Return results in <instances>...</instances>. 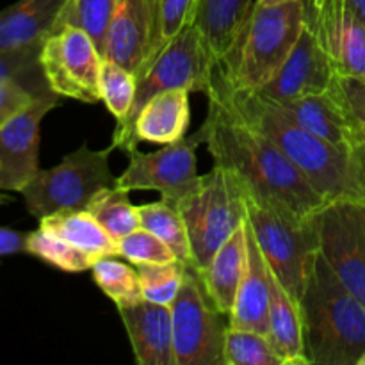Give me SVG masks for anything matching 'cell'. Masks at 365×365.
I'll use <instances>...</instances> for the list:
<instances>
[{"mask_svg":"<svg viewBox=\"0 0 365 365\" xmlns=\"http://www.w3.org/2000/svg\"><path fill=\"white\" fill-rule=\"evenodd\" d=\"M205 125L189 138L168 143L164 148L143 153L138 148L128 152V166L116 177V187L125 191H157L160 198L180 203L202 182L196 171V148L205 143Z\"/></svg>","mask_w":365,"mask_h":365,"instance_id":"cell-11","label":"cell"},{"mask_svg":"<svg viewBox=\"0 0 365 365\" xmlns=\"http://www.w3.org/2000/svg\"><path fill=\"white\" fill-rule=\"evenodd\" d=\"M38 96L14 81H0V128L31 106Z\"/></svg>","mask_w":365,"mask_h":365,"instance_id":"cell-38","label":"cell"},{"mask_svg":"<svg viewBox=\"0 0 365 365\" xmlns=\"http://www.w3.org/2000/svg\"><path fill=\"white\" fill-rule=\"evenodd\" d=\"M314 32L339 75L365 77V24L346 0H302Z\"/></svg>","mask_w":365,"mask_h":365,"instance_id":"cell-14","label":"cell"},{"mask_svg":"<svg viewBox=\"0 0 365 365\" xmlns=\"http://www.w3.org/2000/svg\"><path fill=\"white\" fill-rule=\"evenodd\" d=\"M187 266L182 262L138 266L143 299L171 307L184 282Z\"/></svg>","mask_w":365,"mask_h":365,"instance_id":"cell-34","label":"cell"},{"mask_svg":"<svg viewBox=\"0 0 365 365\" xmlns=\"http://www.w3.org/2000/svg\"><path fill=\"white\" fill-rule=\"evenodd\" d=\"M271 273L269 264L264 259L248 223V255L246 269L235 294L234 307L228 316L232 328L253 330L267 335V316L271 302Z\"/></svg>","mask_w":365,"mask_h":365,"instance_id":"cell-18","label":"cell"},{"mask_svg":"<svg viewBox=\"0 0 365 365\" xmlns=\"http://www.w3.org/2000/svg\"><path fill=\"white\" fill-rule=\"evenodd\" d=\"M331 88L341 98L346 113L359 127L365 128V77L359 75H335Z\"/></svg>","mask_w":365,"mask_h":365,"instance_id":"cell-37","label":"cell"},{"mask_svg":"<svg viewBox=\"0 0 365 365\" xmlns=\"http://www.w3.org/2000/svg\"><path fill=\"white\" fill-rule=\"evenodd\" d=\"M214 68L216 64L210 59L198 29L189 25L180 34L175 36L138 75L134 106L128 116L116 125L110 145L123 150L125 153L130 152L132 148H138L132 145V128L143 106L150 98L170 89L207 93L212 81Z\"/></svg>","mask_w":365,"mask_h":365,"instance_id":"cell-6","label":"cell"},{"mask_svg":"<svg viewBox=\"0 0 365 365\" xmlns=\"http://www.w3.org/2000/svg\"><path fill=\"white\" fill-rule=\"evenodd\" d=\"M255 0H198L195 25L214 64L237 41Z\"/></svg>","mask_w":365,"mask_h":365,"instance_id":"cell-23","label":"cell"},{"mask_svg":"<svg viewBox=\"0 0 365 365\" xmlns=\"http://www.w3.org/2000/svg\"><path fill=\"white\" fill-rule=\"evenodd\" d=\"M205 145L216 166L230 171L246 192L303 217L316 216L327 200L310 185L280 146L239 116L210 81Z\"/></svg>","mask_w":365,"mask_h":365,"instance_id":"cell-1","label":"cell"},{"mask_svg":"<svg viewBox=\"0 0 365 365\" xmlns=\"http://www.w3.org/2000/svg\"><path fill=\"white\" fill-rule=\"evenodd\" d=\"M225 365H285L267 335L228 327L223 349Z\"/></svg>","mask_w":365,"mask_h":365,"instance_id":"cell-31","label":"cell"},{"mask_svg":"<svg viewBox=\"0 0 365 365\" xmlns=\"http://www.w3.org/2000/svg\"><path fill=\"white\" fill-rule=\"evenodd\" d=\"M125 331L139 365L175 364L171 307L141 299L135 305L118 309Z\"/></svg>","mask_w":365,"mask_h":365,"instance_id":"cell-17","label":"cell"},{"mask_svg":"<svg viewBox=\"0 0 365 365\" xmlns=\"http://www.w3.org/2000/svg\"><path fill=\"white\" fill-rule=\"evenodd\" d=\"M159 52V0H120L106 32L103 59L138 77Z\"/></svg>","mask_w":365,"mask_h":365,"instance_id":"cell-13","label":"cell"},{"mask_svg":"<svg viewBox=\"0 0 365 365\" xmlns=\"http://www.w3.org/2000/svg\"><path fill=\"white\" fill-rule=\"evenodd\" d=\"M25 242H27V234L25 232H16L11 230V228L0 227V257L25 253Z\"/></svg>","mask_w":365,"mask_h":365,"instance_id":"cell-40","label":"cell"},{"mask_svg":"<svg viewBox=\"0 0 365 365\" xmlns=\"http://www.w3.org/2000/svg\"><path fill=\"white\" fill-rule=\"evenodd\" d=\"M212 84L220 89L239 116L269 135L280 146L282 152L305 175L310 185L327 200V203L339 200L362 202L349 153L346 150L310 134L280 107L267 102L257 93L232 91L216 73V68L212 73Z\"/></svg>","mask_w":365,"mask_h":365,"instance_id":"cell-2","label":"cell"},{"mask_svg":"<svg viewBox=\"0 0 365 365\" xmlns=\"http://www.w3.org/2000/svg\"><path fill=\"white\" fill-rule=\"evenodd\" d=\"M274 106L280 107L287 116H291L299 127L309 130L310 134L346 152H348L353 134L359 128V125L346 113L341 98L331 86L327 91L317 93V95H309L284 103H274Z\"/></svg>","mask_w":365,"mask_h":365,"instance_id":"cell-19","label":"cell"},{"mask_svg":"<svg viewBox=\"0 0 365 365\" xmlns=\"http://www.w3.org/2000/svg\"><path fill=\"white\" fill-rule=\"evenodd\" d=\"M321 255L365 305V203L339 200L316 214Z\"/></svg>","mask_w":365,"mask_h":365,"instance_id":"cell-12","label":"cell"},{"mask_svg":"<svg viewBox=\"0 0 365 365\" xmlns=\"http://www.w3.org/2000/svg\"><path fill=\"white\" fill-rule=\"evenodd\" d=\"M359 365H365V353H364V356H362V359H360V362H359Z\"/></svg>","mask_w":365,"mask_h":365,"instance_id":"cell-44","label":"cell"},{"mask_svg":"<svg viewBox=\"0 0 365 365\" xmlns=\"http://www.w3.org/2000/svg\"><path fill=\"white\" fill-rule=\"evenodd\" d=\"M267 339L285 365H309L303 341V319L299 303L271 277V302L267 316Z\"/></svg>","mask_w":365,"mask_h":365,"instance_id":"cell-24","label":"cell"},{"mask_svg":"<svg viewBox=\"0 0 365 365\" xmlns=\"http://www.w3.org/2000/svg\"><path fill=\"white\" fill-rule=\"evenodd\" d=\"M89 214L106 228L107 234L116 241L141 228L138 207L128 198V191L120 187L102 189L88 205Z\"/></svg>","mask_w":365,"mask_h":365,"instance_id":"cell-27","label":"cell"},{"mask_svg":"<svg viewBox=\"0 0 365 365\" xmlns=\"http://www.w3.org/2000/svg\"><path fill=\"white\" fill-rule=\"evenodd\" d=\"M66 0H18L0 11V52L41 45Z\"/></svg>","mask_w":365,"mask_h":365,"instance_id":"cell-20","label":"cell"},{"mask_svg":"<svg viewBox=\"0 0 365 365\" xmlns=\"http://www.w3.org/2000/svg\"><path fill=\"white\" fill-rule=\"evenodd\" d=\"M118 253L134 266H153V264H170L178 260L166 242L145 228H138L118 241Z\"/></svg>","mask_w":365,"mask_h":365,"instance_id":"cell-35","label":"cell"},{"mask_svg":"<svg viewBox=\"0 0 365 365\" xmlns=\"http://www.w3.org/2000/svg\"><path fill=\"white\" fill-rule=\"evenodd\" d=\"M25 253L66 273H82L91 269L96 262L93 257L86 255L84 252L43 227H38L34 232H27Z\"/></svg>","mask_w":365,"mask_h":365,"instance_id":"cell-28","label":"cell"},{"mask_svg":"<svg viewBox=\"0 0 365 365\" xmlns=\"http://www.w3.org/2000/svg\"><path fill=\"white\" fill-rule=\"evenodd\" d=\"M43 73L56 95L96 103L103 57L91 36L75 25H57L45 38L39 52Z\"/></svg>","mask_w":365,"mask_h":365,"instance_id":"cell-10","label":"cell"},{"mask_svg":"<svg viewBox=\"0 0 365 365\" xmlns=\"http://www.w3.org/2000/svg\"><path fill=\"white\" fill-rule=\"evenodd\" d=\"M248 255V217L225 241L203 269H196L207 294L220 312L230 316L235 294L246 269Z\"/></svg>","mask_w":365,"mask_h":365,"instance_id":"cell-22","label":"cell"},{"mask_svg":"<svg viewBox=\"0 0 365 365\" xmlns=\"http://www.w3.org/2000/svg\"><path fill=\"white\" fill-rule=\"evenodd\" d=\"M346 2H348V6L362 18V21L365 24V0H346Z\"/></svg>","mask_w":365,"mask_h":365,"instance_id":"cell-41","label":"cell"},{"mask_svg":"<svg viewBox=\"0 0 365 365\" xmlns=\"http://www.w3.org/2000/svg\"><path fill=\"white\" fill-rule=\"evenodd\" d=\"M109 145L103 150H91L88 145L68 153L57 166L39 170L20 195L25 207L36 220L64 210H86L102 189L114 187L116 177L109 166Z\"/></svg>","mask_w":365,"mask_h":365,"instance_id":"cell-7","label":"cell"},{"mask_svg":"<svg viewBox=\"0 0 365 365\" xmlns=\"http://www.w3.org/2000/svg\"><path fill=\"white\" fill-rule=\"evenodd\" d=\"M11 200H13V198H11V196L7 195L6 191H0V207L6 205V203H9Z\"/></svg>","mask_w":365,"mask_h":365,"instance_id":"cell-43","label":"cell"},{"mask_svg":"<svg viewBox=\"0 0 365 365\" xmlns=\"http://www.w3.org/2000/svg\"><path fill=\"white\" fill-rule=\"evenodd\" d=\"M41 45L11 50V52H0V81L20 82L36 96L53 93L46 82L45 73H43L41 63H39Z\"/></svg>","mask_w":365,"mask_h":365,"instance_id":"cell-32","label":"cell"},{"mask_svg":"<svg viewBox=\"0 0 365 365\" xmlns=\"http://www.w3.org/2000/svg\"><path fill=\"white\" fill-rule=\"evenodd\" d=\"M257 4H262V6H278V4L292 2V0H255Z\"/></svg>","mask_w":365,"mask_h":365,"instance_id":"cell-42","label":"cell"},{"mask_svg":"<svg viewBox=\"0 0 365 365\" xmlns=\"http://www.w3.org/2000/svg\"><path fill=\"white\" fill-rule=\"evenodd\" d=\"M303 29L302 0L278 6L255 2L237 41L216 64V73L232 91H259L284 66Z\"/></svg>","mask_w":365,"mask_h":365,"instance_id":"cell-4","label":"cell"},{"mask_svg":"<svg viewBox=\"0 0 365 365\" xmlns=\"http://www.w3.org/2000/svg\"><path fill=\"white\" fill-rule=\"evenodd\" d=\"M120 0H66L57 25H75L84 29L102 53L106 32Z\"/></svg>","mask_w":365,"mask_h":365,"instance_id":"cell-30","label":"cell"},{"mask_svg":"<svg viewBox=\"0 0 365 365\" xmlns=\"http://www.w3.org/2000/svg\"><path fill=\"white\" fill-rule=\"evenodd\" d=\"M349 160H351L353 175H355L356 187L360 191V198L365 203V128L359 127L349 143Z\"/></svg>","mask_w":365,"mask_h":365,"instance_id":"cell-39","label":"cell"},{"mask_svg":"<svg viewBox=\"0 0 365 365\" xmlns=\"http://www.w3.org/2000/svg\"><path fill=\"white\" fill-rule=\"evenodd\" d=\"M309 365H359L365 353V305L317 255L299 299Z\"/></svg>","mask_w":365,"mask_h":365,"instance_id":"cell-3","label":"cell"},{"mask_svg":"<svg viewBox=\"0 0 365 365\" xmlns=\"http://www.w3.org/2000/svg\"><path fill=\"white\" fill-rule=\"evenodd\" d=\"M337 71L330 57L319 45L314 32L305 25L284 66L262 89L253 93L273 103H284L327 91Z\"/></svg>","mask_w":365,"mask_h":365,"instance_id":"cell-16","label":"cell"},{"mask_svg":"<svg viewBox=\"0 0 365 365\" xmlns=\"http://www.w3.org/2000/svg\"><path fill=\"white\" fill-rule=\"evenodd\" d=\"M93 280L96 287L118 307L135 305L141 302V285H139L138 271L132 269L121 260H116V257H103L95 262L91 267Z\"/></svg>","mask_w":365,"mask_h":365,"instance_id":"cell-29","label":"cell"},{"mask_svg":"<svg viewBox=\"0 0 365 365\" xmlns=\"http://www.w3.org/2000/svg\"><path fill=\"white\" fill-rule=\"evenodd\" d=\"M138 212L141 228L152 232L160 241L166 242L182 264L191 266V242L180 205L171 200L160 198L159 202L139 205Z\"/></svg>","mask_w":365,"mask_h":365,"instance_id":"cell-26","label":"cell"},{"mask_svg":"<svg viewBox=\"0 0 365 365\" xmlns=\"http://www.w3.org/2000/svg\"><path fill=\"white\" fill-rule=\"evenodd\" d=\"M171 319L175 364L225 365L228 316L216 309L195 267L185 269L180 291L171 303Z\"/></svg>","mask_w":365,"mask_h":365,"instance_id":"cell-9","label":"cell"},{"mask_svg":"<svg viewBox=\"0 0 365 365\" xmlns=\"http://www.w3.org/2000/svg\"><path fill=\"white\" fill-rule=\"evenodd\" d=\"M241 191L250 228L271 273L299 303L321 253L316 216L303 217L278 203L255 198L242 187Z\"/></svg>","mask_w":365,"mask_h":365,"instance_id":"cell-5","label":"cell"},{"mask_svg":"<svg viewBox=\"0 0 365 365\" xmlns=\"http://www.w3.org/2000/svg\"><path fill=\"white\" fill-rule=\"evenodd\" d=\"M198 0H159L160 50L184 29L192 25Z\"/></svg>","mask_w":365,"mask_h":365,"instance_id":"cell-36","label":"cell"},{"mask_svg":"<svg viewBox=\"0 0 365 365\" xmlns=\"http://www.w3.org/2000/svg\"><path fill=\"white\" fill-rule=\"evenodd\" d=\"M191 242V267L203 269L217 250L246 221V203L237 178L214 164L180 203Z\"/></svg>","mask_w":365,"mask_h":365,"instance_id":"cell-8","label":"cell"},{"mask_svg":"<svg viewBox=\"0 0 365 365\" xmlns=\"http://www.w3.org/2000/svg\"><path fill=\"white\" fill-rule=\"evenodd\" d=\"M59 106V95L38 96L0 128V191L21 192L39 168V128L50 110Z\"/></svg>","mask_w":365,"mask_h":365,"instance_id":"cell-15","label":"cell"},{"mask_svg":"<svg viewBox=\"0 0 365 365\" xmlns=\"http://www.w3.org/2000/svg\"><path fill=\"white\" fill-rule=\"evenodd\" d=\"M135 91H138V77L127 68L103 59L102 71H100V95L118 123H121L130 113Z\"/></svg>","mask_w":365,"mask_h":365,"instance_id":"cell-33","label":"cell"},{"mask_svg":"<svg viewBox=\"0 0 365 365\" xmlns=\"http://www.w3.org/2000/svg\"><path fill=\"white\" fill-rule=\"evenodd\" d=\"M39 227L53 232L95 260L103 257H120L116 239L110 237L106 228L88 210H64L50 214L39 220Z\"/></svg>","mask_w":365,"mask_h":365,"instance_id":"cell-25","label":"cell"},{"mask_svg":"<svg viewBox=\"0 0 365 365\" xmlns=\"http://www.w3.org/2000/svg\"><path fill=\"white\" fill-rule=\"evenodd\" d=\"M187 89H170L143 106L132 128V145L141 141L168 145L185 138L191 123Z\"/></svg>","mask_w":365,"mask_h":365,"instance_id":"cell-21","label":"cell"}]
</instances>
